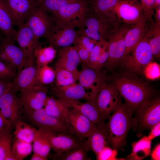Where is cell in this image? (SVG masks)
<instances>
[{
	"label": "cell",
	"instance_id": "45",
	"mask_svg": "<svg viewBox=\"0 0 160 160\" xmlns=\"http://www.w3.org/2000/svg\"><path fill=\"white\" fill-rule=\"evenodd\" d=\"M143 73L150 79L158 78L160 76L159 66L156 63L151 62L146 67Z\"/></svg>",
	"mask_w": 160,
	"mask_h": 160
},
{
	"label": "cell",
	"instance_id": "21",
	"mask_svg": "<svg viewBox=\"0 0 160 160\" xmlns=\"http://www.w3.org/2000/svg\"><path fill=\"white\" fill-rule=\"evenodd\" d=\"M51 92L52 96L63 101L84 100L92 102L89 92H86L79 83L61 86L54 85Z\"/></svg>",
	"mask_w": 160,
	"mask_h": 160
},
{
	"label": "cell",
	"instance_id": "28",
	"mask_svg": "<svg viewBox=\"0 0 160 160\" xmlns=\"http://www.w3.org/2000/svg\"><path fill=\"white\" fill-rule=\"evenodd\" d=\"M145 33L153 57L159 58L160 55V25L156 24L152 18L148 20Z\"/></svg>",
	"mask_w": 160,
	"mask_h": 160
},
{
	"label": "cell",
	"instance_id": "22",
	"mask_svg": "<svg viewBox=\"0 0 160 160\" xmlns=\"http://www.w3.org/2000/svg\"><path fill=\"white\" fill-rule=\"evenodd\" d=\"M83 144L88 151L92 152L97 156L106 146L109 145L108 134L104 123L95 125L87 140Z\"/></svg>",
	"mask_w": 160,
	"mask_h": 160
},
{
	"label": "cell",
	"instance_id": "43",
	"mask_svg": "<svg viewBox=\"0 0 160 160\" xmlns=\"http://www.w3.org/2000/svg\"><path fill=\"white\" fill-rule=\"evenodd\" d=\"M117 151L108 146H105L96 156L98 160H119L116 158Z\"/></svg>",
	"mask_w": 160,
	"mask_h": 160
},
{
	"label": "cell",
	"instance_id": "34",
	"mask_svg": "<svg viewBox=\"0 0 160 160\" xmlns=\"http://www.w3.org/2000/svg\"><path fill=\"white\" fill-rule=\"evenodd\" d=\"M118 0H88L91 10L107 17H111L116 15L113 9Z\"/></svg>",
	"mask_w": 160,
	"mask_h": 160
},
{
	"label": "cell",
	"instance_id": "40",
	"mask_svg": "<svg viewBox=\"0 0 160 160\" xmlns=\"http://www.w3.org/2000/svg\"><path fill=\"white\" fill-rule=\"evenodd\" d=\"M78 0H39V5L47 12L52 14L65 5Z\"/></svg>",
	"mask_w": 160,
	"mask_h": 160
},
{
	"label": "cell",
	"instance_id": "2",
	"mask_svg": "<svg viewBox=\"0 0 160 160\" xmlns=\"http://www.w3.org/2000/svg\"><path fill=\"white\" fill-rule=\"evenodd\" d=\"M122 23L116 15L105 17L90 9L78 31L79 35L87 36L97 41H107Z\"/></svg>",
	"mask_w": 160,
	"mask_h": 160
},
{
	"label": "cell",
	"instance_id": "8",
	"mask_svg": "<svg viewBox=\"0 0 160 160\" xmlns=\"http://www.w3.org/2000/svg\"><path fill=\"white\" fill-rule=\"evenodd\" d=\"M131 26L122 24L109 38L108 57L103 67L112 71L119 63L125 51V36Z\"/></svg>",
	"mask_w": 160,
	"mask_h": 160
},
{
	"label": "cell",
	"instance_id": "12",
	"mask_svg": "<svg viewBox=\"0 0 160 160\" xmlns=\"http://www.w3.org/2000/svg\"><path fill=\"white\" fill-rule=\"evenodd\" d=\"M65 122L70 132L81 142L87 137L95 126L79 111L71 107L68 108Z\"/></svg>",
	"mask_w": 160,
	"mask_h": 160
},
{
	"label": "cell",
	"instance_id": "32",
	"mask_svg": "<svg viewBox=\"0 0 160 160\" xmlns=\"http://www.w3.org/2000/svg\"><path fill=\"white\" fill-rule=\"evenodd\" d=\"M13 127V124L10 123L0 129V160H6L10 154Z\"/></svg>",
	"mask_w": 160,
	"mask_h": 160
},
{
	"label": "cell",
	"instance_id": "7",
	"mask_svg": "<svg viewBox=\"0 0 160 160\" xmlns=\"http://www.w3.org/2000/svg\"><path fill=\"white\" fill-rule=\"evenodd\" d=\"M23 110L28 120L38 129L72 135L67 128L64 121L48 114L44 108L33 111Z\"/></svg>",
	"mask_w": 160,
	"mask_h": 160
},
{
	"label": "cell",
	"instance_id": "42",
	"mask_svg": "<svg viewBox=\"0 0 160 160\" xmlns=\"http://www.w3.org/2000/svg\"><path fill=\"white\" fill-rule=\"evenodd\" d=\"M139 4L144 12V16L148 20L152 19L154 13L155 0H130Z\"/></svg>",
	"mask_w": 160,
	"mask_h": 160
},
{
	"label": "cell",
	"instance_id": "6",
	"mask_svg": "<svg viewBox=\"0 0 160 160\" xmlns=\"http://www.w3.org/2000/svg\"><path fill=\"white\" fill-rule=\"evenodd\" d=\"M88 0H78L68 4L53 13V18L79 28L90 10Z\"/></svg>",
	"mask_w": 160,
	"mask_h": 160
},
{
	"label": "cell",
	"instance_id": "44",
	"mask_svg": "<svg viewBox=\"0 0 160 160\" xmlns=\"http://www.w3.org/2000/svg\"><path fill=\"white\" fill-rule=\"evenodd\" d=\"M97 42L87 36L80 35L77 37L73 44H79L90 52Z\"/></svg>",
	"mask_w": 160,
	"mask_h": 160
},
{
	"label": "cell",
	"instance_id": "37",
	"mask_svg": "<svg viewBox=\"0 0 160 160\" xmlns=\"http://www.w3.org/2000/svg\"><path fill=\"white\" fill-rule=\"evenodd\" d=\"M55 77L54 69L48 65L42 66L37 68L36 84L46 86L53 82Z\"/></svg>",
	"mask_w": 160,
	"mask_h": 160
},
{
	"label": "cell",
	"instance_id": "48",
	"mask_svg": "<svg viewBox=\"0 0 160 160\" xmlns=\"http://www.w3.org/2000/svg\"><path fill=\"white\" fill-rule=\"evenodd\" d=\"M151 131L147 137L150 140L160 135V122L154 125L150 129Z\"/></svg>",
	"mask_w": 160,
	"mask_h": 160
},
{
	"label": "cell",
	"instance_id": "54",
	"mask_svg": "<svg viewBox=\"0 0 160 160\" xmlns=\"http://www.w3.org/2000/svg\"><path fill=\"white\" fill-rule=\"evenodd\" d=\"M160 6V0H155L154 9Z\"/></svg>",
	"mask_w": 160,
	"mask_h": 160
},
{
	"label": "cell",
	"instance_id": "14",
	"mask_svg": "<svg viewBox=\"0 0 160 160\" xmlns=\"http://www.w3.org/2000/svg\"><path fill=\"white\" fill-rule=\"evenodd\" d=\"M113 11L121 22L128 25H135L145 17L141 5L130 0H118Z\"/></svg>",
	"mask_w": 160,
	"mask_h": 160
},
{
	"label": "cell",
	"instance_id": "24",
	"mask_svg": "<svg viewBox=\"0 0 160 160\" xmlns=\"http://www.w3.org/2000/svg\"><path fill=\"white\" fill-rule=\"evenodd\" d=\"M58 52V57L55 66L79 74L80 71L77 67L81 62L76 47L74 45L59 48Z\"/></svg>",
	"mask_w": 160,
	"mask_h": 160
},
{
	"label": "cell",
	"instance_id": "13",
	"mask_svg": "<svg viewBox=\"0 0 160 160\" xmlns=\"http://www.w3.org/2000/svg\"><path fill=\"white\" fill-rule=\"evenodd\" d=\"M120 96L113 83L105 82L103 84L96 99L95 104L105 121L108 119L111 113L116 109Z\"/></svg>",
	"mask_w": 160,
	"mask_h": 160
},
{
	"label": "cell",
	"instance_id": "49",
	"mask_svg": "<svg viewBox=\"0 0 160 160\" xmlns=\"http://www.w3.org/2000/svg\"><path fill=\"white\" fill-rule=\"evenodd\" d=\"M11 81L0 78V98L9 86Z\"/></svg>",
	"mask_w": 160,
	"mask_h": 160
},
{
	"label": "cell",
	"instance_id": "27",
	"mask_svg": "<svg viewBox=\"0 0 160 160\" xmlns=\"http://www.w3.org/2000/svg\"><path fill=\"white\" fill-rule=\"evenodd\" d=\"M15 139L32 143L35 137L38 130L35 127L19 119L13 124Z\"/></svg>",
	"mask_w": 160,
	"mask_h": 160
},
{
	"label": "cell",
	"instance_id": "16",
	"mask_svg": "<svg viewBox=\"0 0 160 160\" xmlns=\"http://www.w3.org/2000/svg\"><path fill=\"white\" fill-rule=\"evenodd\" d=\"M38 130L46 139L51 149L57 154L74 149L79 146L82 142L69 134L54 132L44 129Z\"/></svg>",
	"mask_w": 160,
	"mask_h": 160
},
{
	"label": "cell",
	"instance_id": "26",
	"mask_svg": "<svg viewBox=\"0 0 160 160\" xmlns=\"http://www.w3.org/2000/svg\"><path fill=\"white\" fill-rule=\"evenodd\" d=\"M62 101L68 107L78 110L93 124L97 125L104 123L105 121L99 110L93 103L90 101L81 103L76 100Z\"/></svg>",
	"mask_w": 160,
	"mask_h": 160
},
{
	"label": "cell",
	"instance_id": "50",
	"mask_svg": "<svg viewBox=\"0 0 160 160\" xmlns=\"http://www.w3.org/2000/svg\"><path fill=\"white\" fill-rule=\"evenodd\" d=\"M151 159L154 160H160V144H158L151 154Z\"/></svg>",
	"mask_w": 160,
	"mask_h": 160
},
{
	"label": "cell",
	"instance_id": "47",
	"mask_svg": "<svg viewBox=\"0 0 160 160\" xmlns=\"http://www.w3.org/2000/svg\"><path fill=\"white\" fill-rule=\"evenodd\" d=\"M74 45L76 49L82 67L86 66L89 61L90 52L79 44Z\"/></svg>",
	"mask_w": 160,
	"mask_h": 160
},
{
	"label": "cell",
	"instance_id": "33",
	"mask_svg": "<svg viewBox=\"0 0 160 160\" xmlns=\"http://www.w3.org/2000/svg\"><path fill=\"white\" fill-rule=\"evenodd\" d=\"M56 54L55 49L50 46L42 47L41 45L37 47L33 52L35 64L36 68L48 65L52 62Z\"/></svg>",
	"mask_w": 160,
	"mask_h": 160
},
{
	"label": "cell",
	"instance_id": "36",
	"mask_svg": "<svg viewBox=\"0 0 160 160\" xmlns=\"http://www.w3.org/2000/svg\"><path fill=\"white\" fill-rule=\"evenodd\" d=\"M33 150L32 143L14 139L10 154L14 160H22L29 156Z\"/></svg>",
	"mask_w": 160,
	"mask_h": 160
},
{
	"label": "cell",
	"instance_id": "23",
	"mask_svg": "<svg viewBox=\"0 0 160 160\" xmlns=\"http://www.w3.org/2000/svg\"><path fill=\"white\" fill-rule=\"evenodd\" d=\"M37 68L35 65L27 66L17 72L11 81L10 87L14 92L22 93L36 84Z\"/></svg>",
	"mask_w": 160,
	"mask_h": 160
},
{
	"label": "cell",
	"instance_id": "35",
	"mask_svg": "<svg viewBox=\"0 0 160 160\" xmlns=\"http://www.w3.org/2000/svg\"><path fill=\"white\" fill-rule=\"evenodd\" d=\"M55 85L64 86L76 83L78 81L79 74H76L64 68L55 66Z\"/></svg>",
	"mask_w": 160,
	"mask_h": 160
},
{
	"label": "cell",
	"instance_id": "39",
	"mask_svg": "<svg viewBox=\"0 0 160 160\" xmlns=\"http://www.w3.org/2000/svg\"><path fill=\"white\" fill-rule=\"evenodd\" d=\"M86 150L82 142L78 147L63 153L57 154L58 159L61 160H89Z\"/></svg>",
	"mask_w": 160,
	"mask_h": 160
},
{
	"label": "cell",
	"instance_id": "1",
	"mask_svg": "<svg viewBox=\"0 0 160 160\" xmlns=\"http://www.w3.org/2000/svg\"><path fill=\"white\" fill-rule=\"evenodd\" d=\"M119 98L117 107L105 123L109 145L118 151L126 144L128 131L132 128V112Z\"/></svg>",
	"mask_w": 160,
	"mask_h": 160
},
{
	"label": "cell",
	"instance_id": "52",
	"mask_svg": "<svg viewBox=\"0 0 160 160\" xmlns=\"http://www.w3.org/2000/svg\"><path fill=\"white\" fill-rule=\"evenodd\" d=\"M10 123H12L6 120L0 111V129Z\"/></svg>",
	"mask_w": 160,
	"mask_h": 160
},
{
	"label": "cell",
	"instance_id": "3",
	"mask_svg": "<svg viewBox=\"0 0 160 160\" xmlns=\"http://www.w3.org/2000/svg\"><path fill=\"white\" fill-rule=\"evenodd\" d=\"M125 104L133 113L146 101L152 98V90L146 83L127 77L117 79L113 83Z\"/></svg>",
	"mask_w": 160,
	"mask_h": 160
},
{
	"label": "cell",
	"instance_id": "5",
	"mask_svg": "<svg viewBox=\"0 0 160 160\" xmlns=\"http://www.w3.org/2000/svg\"><path fill=\"white\" fill-rule=\"evenodd\" d=\"M153 57L145 32L141 40L132 52L122 58L119 63L131 71L141 73L152 62Z\"/></svg>",
	"mask_w": 160,
	"mask_h": 160
},
{
	"label": "cell",
	"instance_id": "38",
	"mask_svg": "<svg viewBox=\"0 0 160 160\" xmlns=\"http://www.w3.org/2000/svg\"><path fill=\"white\" fill-rule=\"evenodd\" d=\"M33 143V150L34 153L48 158L51 149V147L46 139L40 130H38Z\"/></svg>",
	"mask_w": 160,
	"mask_h": 160
},
{
	"label": "cell",
	"instance_id": "31",
	"mask_svg": "<svg viewBox=\"0 0 160 160\" xmlns=\"http://www.w3.org/2000/svg\"><path fill=\"white\" fill-rule=\"evenodd\" d=\"M151 140L144 136L132 144V151L127 159L141 160L151 154Z\"/></svg>",
	"mask_w": 160,
	"mask_h": 160
},
{
	"label": "cell",
	"instance_id": "15",
	"mask_svg": "<svg viewBox=\"0 0 160 160\" xmlns=\"http://www.w3.org/2000/svg\"><path fill=\"white\" fill-rule=\"evenodd\" d=\"M106 77L101 71L87 67H82L80 71L79 83L85 89L90 90L92 102L95 104L97 95L103 84L106 82Z\"/></svg>",
	"mask_w": 160,
	"mask_h": 160
},
{
	"label": "cell",
	"instance_id": "46",
	"mask_svg": "<svg viewBox=\"0 0 160 160\" xmlns=\"http://www.w3.org/2000/svg\"><path fill=\"white\" fill-rule=\"evenodd\" d=\"M16 72L0 60V78L10 80L15 76Z\"/></svg>",
	"mask_w": 160,
	"mask_h": 160
},
{
	"label": "cell",
	"instance_id": "4",
	"mask_svg": "<svg viewBox=\"0 0 160 160\" xmlns=\"http://www.w3.org/2000/svg\"><path fill=\"white\" fill-rule=\"evenodd\" d=\"M132 118V128L138 132L149 129L160 122V100L152 98L142 104Z\"/></svg>",
	"mask_w": 160,
	"mask_h": 160
},
{
	"label": "cell",
	"instance_id": "29",
	"mask_svg": "<svg viewBox=\"0 0 160 160\" xmlns=\"http://www.w3.org/2000/svg\"><path fill=\"white\" fill-rule=\"evenodd\" d=\"M11 15L5 4L4 0H0V30L6 36L13 41L17 31Z\"/></svg>",
	"mask_w": 160,
	"mask_h": 160
},
{
	"label": "cell",
	"instance_id": "53",
	"mask_svg": "<svg viewBox=\"0 0 160 160\" xmlns=\"http://www.w3.org/2000/svg\"><path fill=\"white\" fill-rule=\"evenodd\" d=\"M31 160H47L48 158L44 157L40 155L34 153L30 158Z\"/></svg>",
	"mask_w": 160,
	"mask_h": 160
},
{
	"label": "cell",
	"instance_id": "41",
	"mask_svg": "<svg viewBox=\"0 0 160 160\" xmlns=\"http://www.w3.org/2000/svg\"><path fill=\"white\" fill-rule=\"evenodd\" d=\"M107 41L102 40L97 41L90 52L89 61L86 67L95 70L98 60L103 47Z\"/></svg>",
	"mask_w": 160,
	"mask_h": 160
},
{
	"label": "cell",
	"instance_id": "18",
	"mask_svg": "<svg viewBox=\"0 0 160 160\" xmlns=\"http://www.w3.org/2000/svg\"><path fill=\"white\" fill-rule=\"evenodd\" d=\"M15 40L27 57L30 65H35L33 52L35 49L41 45L31 29L25 23L18 26Z\"/></svg>",
	"mask_w": 160,
	"mask_h": 160
},
{
	"label": "cell",
	"instance_id": "11",
	"mask_svg": "<svg viewBox=\"0 0 160 160\" xmlns=\"http://www.w3.org/2000/svg\"><path fill=\"white\" fill-rule=\"evenodd\" d=\"M54 20L39 5L32 11L25 23L31 29L38 39L49 38Z\"/></svg>",
	"mask_w": 160,
	"mask_h": 160
},
{
	"label": "cell",
	"instance_id": "20",
	"mask_svg": "<svg viewBox=\"0 0 160 160\" xmlns=\"http://www.w3.org/2000/svg\"><path fill=\"white\" fill-rule=\"evenodd\" d=\"M14 25L25 22L33 9L39 4V0H4Z\"/></svg>",
	"mask_w": 160,
	"mask_h": 160
},
{
	"label": "cell",
	"instance_id": "19",
	"mask_svg": "<svg viewBox=\"0 0 160 160\" xmlns=\"http://www.w3.org/2000/svg\"><path fill=\"white\" fill-rule=\"evenodd\" d=\"M9 86L0 98V111L7 121L13 124L20 119L23 106L19 97Z\"/></svg>",
	"mask_w": 160,
	"mask_h": 160
},
{
	"label": "cell",
	"instance_id": "17",
	"mask_svg": "<svg viewBox=\"0 0 160 160\" xmlns=\"http://www.w3.org/2000/svg\"><path fill=\"white\" fill-rule=\"evenodd\" d=\"M48 90L46 86L36 84L21 93L19 98L23 109L33 111L43 108Z\"/></svg>",
	"mask_w": 160,
	"mask_h": 160
},
{
	"label": "cell",
	"instance_id": "30",
	"mask_svg": "<svg viewBox=\"0 0 160 160\" xmlns=\"http://www.w3.org/2000/svg\"><path fill=\"white\" fill-rule=\"evenodd\" d=\"M68 108L61 100L52 96L47 97L44 107L47 113L64 121Z\"/></svg>",
	"mask_w": 160,
	"mask_h": 160
},
{
	"label": "cell",
	"instance_id": "25",
	"mask_svg": "<svg viewBox=\"0 0 160 160\" xmlns=\"http://www.w3.org/2000/svg\"><path fill=\"white\" fill-rule=\"evenodd\" d=\"M148 20L144 17L137 24L132 25L127 31L124 37L125 51L121 59L129 55L141 40L147 28Z\"/></svg>",
	"mask_w": 160,
	"mask_h": 160
},
{
	"label": "cell",
	"instance_id": "10",
	"mask_svg": "<svg viewBox=\"0 0 160 160\" xmlns=\"http://www.w3.org/2000/svg\"><path fill=\"white\" fill-rule=\"evenodd\" d=\"M12 39L6 37L0 44V60L17 72L31 65L22 50L14 43Z\"/></svg>",
	"mask_w": 160,
	"mask_h": 160
},
{
	"label": "cell",
	"instance_id": "51",
	"mask_svg": "<svg viewBox=\"0 0 160 160\" xmlns=\"http://www.w3.org/2000/svg\"><path fill=\"white\" fill-rule=\"evenodd\" d=\"M155 9L154 22L156 24L160 25V6L156 7Z\"/></svg>",
	"mask_w": 160,
	"mask_h": 160
},
{
	"label": "cell",
	"instance_id": "55",
	"mask_svg": "<svg viewBox=\"0 0 160 160\" xmlns=\"http://www.w3.org/2000/svg\"></svg>",
	"mask_w": 160,
	"mask_h": 160
},
{
	"label": "cell",
	"instance_id": "9",
	"mask_svg": "<svg viewBox=\"0 0 160 160\" xmlns=\"http://www.w3.org/2000/svg\"><path fill=\"white\" fill-rule=\"evenodd\" d=\"M53 19L54 23L47 39L49 45L55 49L73 44L79 35L76 27L66 22Z\"/></svg>",
	"mask_w": 160,
	"mask_h": 160
}]
</instances>
